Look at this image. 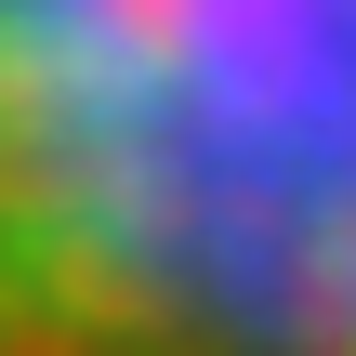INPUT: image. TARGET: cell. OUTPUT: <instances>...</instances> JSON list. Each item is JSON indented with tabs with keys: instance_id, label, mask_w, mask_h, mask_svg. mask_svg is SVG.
I'll list each match as a JSON object with an SVG mask.
<instances>
[{
	"instance_id": "1",
	"label": "cell",
	"mask_w": 356,
	"mask_h": 356,
	"mask_svg": "<svg viewBox=\"0 0 356 356\" xmlns=\"http://www.w3.org/2000/svg\"><path fill=\"white\" fill-rule=\"evenodd\" d=\"M0 356H356V0H0Z\"/></svg>"
}]
</instances>
